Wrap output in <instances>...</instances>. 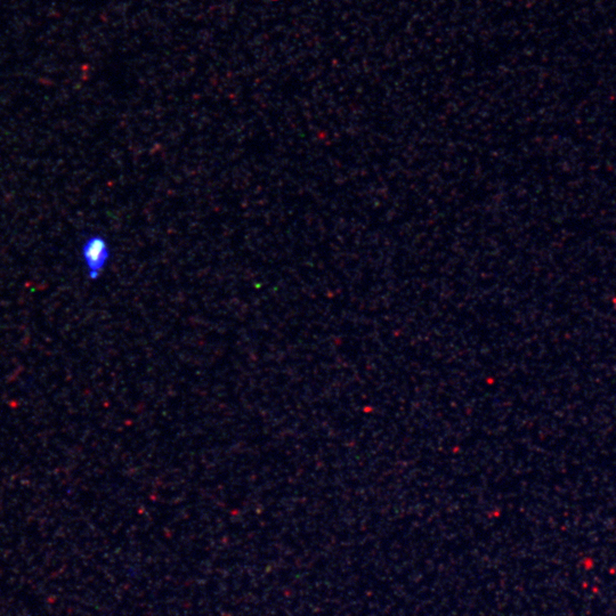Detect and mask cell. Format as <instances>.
<instances>
[{"label": "cell", "instance_id": "1", "mask_svg": "<svg viewBox=\"0 0 616 616\" xmlns=\"http://www.w3.org/2000/svg\"><path fill=\"white\" fill-rule=\"evenodd\" d=\"M80 251L88 279L97 281L108 267L111 259V249L108 241L101 234L89 235L81 244Z\"/></svg>", "mask_w": 616, "mask_h": 616}]
</instances>
